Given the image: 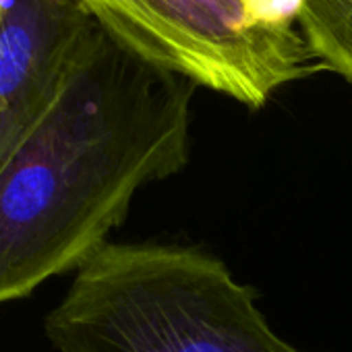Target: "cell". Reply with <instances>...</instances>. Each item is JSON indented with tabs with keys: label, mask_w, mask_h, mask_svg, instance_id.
I'll use <instances>...</instances> for the list:
<instances>
[{
	"label": "cell",
	"mask_w": 352,
	"mask_h": 352,
	"mask_svg": "<svg viewBox=\"0 0 352 352\" xmlns=\"http://www.w3.org/2000/svg\"><path fill=\"white\" fill-rule=\"evenodd\" d=\"M195 89L102 34L0 168V305L77 270L139 187L187 166Z\"/></svg>",
	"instance_id": "cell-1"
},
{
	"label": "cell",
	"mask_w": 352,
	"mask_h": 352,
	"mask_svg": "<svg viewBox=\"0 0 352 352\" xmlns=\"http://www.w3.org/2000/svg\"><path fill=\"white\" fill-rule=\"evenodd\" d=\"M44 331L58 352H300L218 257L179 245L104 243Z\"/></svg>",
	"instance_id": "cell-2"
},
{
	"label": "cell",
	"mask_w": 352,
	"mask_h": 352,
	"mask_svg": "<svg viewBox=\"0 0 352 352\" xmlns=\"http://www.w3.org/2000/svg\"><path fill=\"white\" fill-rule=\"evenodd\" d=\"M131 54L251 110L323 67L294 28L259 21L247 0H77Z\"/></svg>",
	"instance_id": "cell-3"
},
{
	"label": "cell",
	"mask_w": 352,
	"mask_h": 352,
	"mask_svg": "<svg viewBox=\"0 0 352 352\" xmlns=\"http://www.w3.org/2000/svg\"><path fill=\"white\" fill-rule=\"evenodd\" d=\"M77 0H9L0 11V168L102 38Z\"/></svg>",
	"instance_id": "cell-4"
},
{
	"label": "cell",
	"mask_w": 352,
	"mask_h": 352,
	"mask_svg": "<svg viewBox=\"0 0 352 352\" xmlns=\"http://www.w3.org/2000/svg\"><path fill=\"white\" fill-rule=\"evenodd\" d=\"M298 23L315 60L352 85V0H302Z\"/></svg>",
	"instance_id": "cell-5"
},
{
	"label": "cell",
	"mask_w": 352,
	"mask_h": 352,
	"mask_svg": "<svg viewBox=\"0 0 352 352\" xmlns=\"http://www.w3.org/2000/svg\"><path fill=\"white\" fill-rule=\"evenodd\" d=\"M253 15L270 25L294 28L302 0H247Z\"/></svg>",
	"instance_id": "cell-6"
},
{
	"label": "cell",
	"mask_w": 352,
	"mask_h": 352,
	"mask_svg": "<svg viewBox=\"0 0 352 352\" xmlns=\"http://www.w3.org/2000/svg\"><path fill=\"white\" fill-rule=\"evenodd\" d=\"M7 3H9V0H0V11H3V7H5Z\"/></svg>",
	"instance_id": "cell-7"
}]
</instances>
